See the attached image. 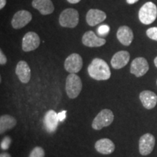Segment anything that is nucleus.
Listing matches in <instances>:
<instances>
[{
    "label": "nucleus",
    "instance_id": "9d476101",
    "mask_svg": "<svg viewBox=\"0 0 157 157\" xmlns=\"http://www.w3.org/2000/svg\"><path fill=\"white\" fill-rule=\"evenodd\" d=\"M32 20V15L27 10H19L14 15L12 19L11 24L13 29H22L29 24Z\"/></svg>",
    "mask_w": 157,
    "mask_h": 157
},
{
    "label": "nucleus",
    "instance_id": "f03ea898",
    "mask_svg": "<svg viewBox=\"0 0 157 157\" xmlns=\"http://www.w3.org/2000/svg\"><path fill=\"white\" fill-rule=\"evenodd\" d=\"M82 82L79 76L76 74H70L66 78V91L68 97L75 99L81 93Z\"/></svg>",
    "mask_w": 157,
    "mask_h": 157
},
{
    "label": "nucleus",
    "instance_id": "6ab92c4d",
    "mask_svg": "<svg viewBox=\"0 0 157 157\" xmlns=\"http://www.w3.org/2000/svg\"><path fill=\"white\" fill-rule=\"evenodd\" d=\"M32 7L44 15H50L55 10L54 5L51 0H33Z\"/></svg>",
    "mask_w": 157,
    "mask_h": 157
},
{
    "label": "nucleus",
    "instance_id": "ddd939ff",
    "mask_svg": "<svg viewBox=\"0 0 157 157\" xmlns=\"http://www.w3.org/2000/svg\"><path fill=\"white\" fill-rule=\"evenodd\" d=\"M130 55L129 52L124 50L119 51L113 55L111 60V66L114 69H121L125 66H127L129 61Z\"/></svg>",
    "mask_w": 157,
    "mask_h": 157
},
{
    "label": "nucleus",
    "instance_id": "c85d7f7f",
    "mask_svg": "<svg viewBox=\"0 0 157 157\" xmlns=\"http://www.w3.org/2000/svg\"><path fill=\"white\" fill-rule=\"evenodd\" d=\"M139 0H126L127 3L129 4V5H133V4L136 3L137 2H138Z\"/></svg>",
    "mask_w": 157,
    "mask_h": 157
},
{
    "label": "nucleus",
    "instance_id": "4468645a",
    "mask_svg": "<svg viewBox=\"0 0 157 157\" xmlns=\"http://www.w3.org/2000/svg\"><path fill=\"white\" fill-rule=\"evenodd\" d=\"M15 74L22 83L27 84L30 81L31 69L29 64L24 60H21L17 63L15 68Z\"/></svg>",
    "mask_w": 157,
    "mask_h": 157
},
{
    "label": "nucleus",
    "instance_id": "aec40b11",
    "mask_svg": "<svg viewBox=\"0 0 157 157\" xmlns=\"http://www.w3.org/2000/svg\"><path fill=\"white\" fill-rule=\"evenodd\" d=\"M17 124L16 119L10 115L5 114L0 117V134H3L13 128Z\"/></svg>",
    "mask_w": 157,
    "mask_h": 157
},
{
    "label": "nucleus",
    "instance_id": "412c9836",
    "mask_svg": "<svg viewBox=\"0 0 157 157\" xmlns=\"http://www.w3.org/2000/svg\"><path fill=\"white\" fill-rule=\"evenodd\" d=\"M45 153L44 149L40 146H36L33 148L29 157H44Z\"/></svg>",
    "mask_w": 157,
    "mask_h": 157
},
{
    "label": "nucleus",
    "instance_id": "f257e3e1",
    "mask_svg": "<svg viewBox=\"0 0 157 157\" xmlns=\"http://www.w3.org/2000/svg\"><path fill=\"white\" fill-rule=\"evenodd\" d=\"M87 71L90 77L97 81L109 79L111 75L109 65L101 58H94L88 66Z\"/></svg>",
    "mask_w": 157,
    "mask_h": 157
},
{
    "label": "nucleus",
    "instance_id": "7c9ffc66",
    "mask_svg": "<svg viewBox=\"0 0 157 157\" xmlns=\"http://www.w3.org/2000/svg\"><path fill=\"white\" fill-rule=\"evenodd\" d=\"M154 64H155V66H156V67L157 68V56L156 57V58H155V59H154Z\"/></svg>",
    "mask_w": 157,
    "mask_h": 157
},
{
    "label": "nucleus",
    "instance_id": "f8f14e48",
    "mask_svg": "<svg viewBox=\"0 0 157 157\" xmlns=\"http://www.w3.org/2000/svg\"><path fill=\"white\" fill-rule=\"evenodd\" d=\"M106 40L103 38H100L96 36L93 31H88L84 33L82 36V43L85 46L89 48H98L105 44Z\"/></svg>",
    "mask_w": 157,
    "mask_h": 157
},
{
    "label": "nucleus",
    "instance_id": "b1692460",
    "mask_svg": "<svg viewBox=\"0 0 157 157\" xmlns=\"http://www.w3.org/2000/svg\"><path fill=\"white\" fill-rule=\"evenodd\" d=\"M110 27L108 25H101L99 28L98 29V34L101 36H105L109 33Z\"/></svg>",
    "mask_w": 157,
    "mask_h": 157
},
{
    "label": "nucleus",
    "instance_id": "7ed1b4c3",
    "mask_svg": "<svg viewBox=\"0 0 157 157\" xmlns=\"http://www.w3.org/2000/svg\"><path fill=\"white\" fill-rule=\"evenodd\" d=\"M138 17L140 21L143 24H151L157 17L156 5L151 2H148L144 4L139 10Z\"/></svg>",
    "mask_w": 157,
    "mask_h": 157
},
{
    "label": "nucleus",
    "instance_id": "39448f33",
    "mask_svg": "<svg viewBox=\"0 0 157 157\" xmlns=\"http://www.w3.org/2000/svg\"><path fill=\"white\" fill-rule=\"evenodd\" d=\"M114 116L110 109H103L93 119L92 127L95 130H101L104 127H109L113 121Z\"/></svg>",
    "mask_w": 157,
    "mask_h": 157
},
{
    "label": "nucleus",
    "instance_id": "cd10ccee",
    "mask_svg": "<svg viewBox=\"0 0 157 157\" xmlns=\"http://www.w3.org/2000/svg\"><path fill=\"white\" fill-rule=\"evenodd\" d=\"M0 157H11V155L7 152H3L0 154Z\"/></svg>",
    "mask_w": 157,
    "mask_h": 157
},
{
    "label": "nucleus",
    "instance_id": "6e6552de",
    "mask_svg": "<svg viewBox=\"0 0 157 157\" xmlns=\"http://www.w3.org/2000/svg\"><path fill=\"white\" fill-rule=\"evenodd\" d=\"M40 44V38L36 33L29 31L23 36L22 49L24 52H31L36 50Z\"/></svg>",
    "mask_w": 157,
    "mask_h": 157
},
{
    "label": "nucleus",
    "instance_id": "bb28decb",
    "mask_svg": "<svg viewBox=\"0 0 157 157\" xmlns=\"http://www.w3.org/2000/svg\"><path fill=\"white\" fill-rule=\"evenodd\" d=\"M7 3V0H0V9L2 10Z\"/></svg>",
    "mask_w": 157,
    "mask_h": 157
},
{
    "label": "nucleus",
    "instance_id": "393cba45",
    "mask_svg": "<svg viewBox=\"0 0 157 157\" xmlns=\"http://www.w3.org/2000/svg\"><path fill=\"white\" fill-rule=\"evenodd\" d=\"M7 59L6 58L5 55L3 53L2 50H0V64L1 65H5L7 63Z\"/></svg>",
    "mask_w": 157,
    "mask_h": 157
},
{
    "label": "nucleus",
    "instance_id": "0eeeda50",
    "mask_svg": "<svg viewBox=\"0 0 157 157\" xmlns=\"http://www.w3.org/2000/svg\"><path fill=\"white\" fill-rule=\"evenodd\" d=\"M156 140L154 135L146 133L140 137L139 140V152L143 156H147L153 151Z\"/></svg>",
    "mask_w": 157,
    "mask_h": 157
},
{
    "label": "nucleus",
    "instance_id": "a211bd4d",
    "mask_svg": "<svg viewBox=\"0 0 157 157\" xmlns=\"http://www.w3.org/2000/svg\"><path fill=\"white\" fill-rule=\"evenodd\" d=\"M95 148L96 151L100 154L109 155L114 151L115 145L109 138H102L95 143Z\"/></svg>",
    "mask_w": 157,
    "mask_h": 157
},
{
    "label": "nucleus",
    "instance_id": "2eb2a0df",
    "mask_svg": "<svg viewBox=\"0 0 157 157\" xmlns=\"http://www.w3.org/2000/svg\"><path fill=\"white\" fill-rule=\"evenodd\" d=\"M106 19V14L103 11L97 9H91L86 15V21L90 26H95L103 22Z\"/></svg>",
    "mask_w": 157,
    "mask_h": 157
},
{
    "label": "nucleus",
    "instance_id": "20e7f679",
    "mask_svg": "<svg viewBox=\"0 0 157 157\" xmlns=\"http://www.w3.org/2000/svg\"><path fill=\"white\" fill-rule=\"evenodd\" d=\"M79 15L78 11L73 8L64 10L59 17V23L62 27L73 29L78 25Z\"/></svg>",
    "mask_w": 157,
    "mask_h": 157
},
{
    "label": "nucleus",
    "instance_id": "4be33fe9",
    "mask_svg": "<svg viewBox=\"0 0 157 157\" xmlns=\"http://www.w3.org/2000/svg\"><path fill=\"white\" fill-rule=\"evenodd\" d=\"M146 34L148 38L152 40L157 41V27H152L146 31Z\"/></svg>",
    "mask_w": 157,
    "mask_h": 157
},
{
    "label": "nucleus",
    "instance_id": "423d86ee",
    "mask_svg": "<svg viewBox=\"0 0 157 157\" xmlns=\"http://www.w3.org/2000/svg\"><path fill=\"white\" fill-rule=\"evenodd\" d=\"M83 66V60L81 56L77 53H72L67 57L64 63L66 71L70 74H76L80 71Z\"/></svg>",
    "mask_w": 157,
    "mask_h": 157
},
{
    "label": "nucleus",
    "instance_id": "f3484780",
    "mask_svg": "<svg viewBox=\"0 0 157 157\" xmlns=\"http://www.w3.org/2000/svg\"><path fill=\"white\" fill-rule=\"evenodd\" d=\"M139 98L143 107L146 109H152L156 105L157 95L154 92L150 90H144L140 93Z\"/></svg>",
    "mask_w": 157,
    "mask_h": 157
},
{
    "label": "nucleus",
    "instance_id": "c756f323",
    "mask_svg": "<svg viewBox=\"0 0 157 157\" xmlns=\"http://www.w3.org/2000/svg\"><path fill=\"white\" fill-rule=\"evenodd\" d=\"M67 1L71 4H76V3L79 2L81 0H67Z\"/></svg>",
    "mask_w": 157,
    "mask_h": 157
},
{
    "label": "nucleus",
    "instance_id": "9b49d317",
    "mask_svg": "<svg viewBox=\"0 0 157 157\" xmlns=\"http://www.w3.org/2000/svg\"><path fill=\"white\" fill-rule=\"evenodd\" d=\"M58 113L53 110H49L45 113L43 122L45 130L48 133H53L56 131L59 123Z\"/></svg>",
    "mask_w": 157,
    "mask_h": 157
},
{
    "label": "nucleus",
    "instance_id": "a878e982",
    "mask_svg": "<svg viewBox=\"0 0 157 157\" xmlns=\"http://www.w3.org/2000/svg\"><path fill=\"white\" fill-rule=\"evenodd\" d=\"M66 111H62V112L58 113V117L59 121H63L64 119H66Z\"/></svg>",
    "mask_w": 157,
    "mask_h": 157
},
{
    "label": "nucleus",
    "instance_id": "dca6fc26",
    "mask_svg": "<svg viewBox=\"0 0 157 157\" xmlns=\"http://www.w3.org/2000/svg\"><path fill=\"white\" fill-rule=\"evenodd\" d=\"M117 36L118 40L121 44L124 45V46H129L132 42L134 34H133L132 29L129 27L127 25H122L118 29Z\"/></svg>",
    "mask_w": 157,
    "mask_h": 157
},
{
    "label": "nucleus",
    "instance_id": "2f4dec72",
    "mask_svg": "<svg viewBox=\"0 0 157 157\" xmlns=\"http://www.w3.org/2000/svg\"><path fill=\"white\" fill-rule=\"evenodd\" d=\"M156 84H157V80H156Z\"/></svg>",
    "mask_w": 157,
    "mask_h": 157
},
{
    "label": "nucleus",
    "instance_id": "5701e85b",
    "mask_svg": "<svg viewBox=\"0 0 157 157\" xmlns=\"http://www.w3.org/2000/svg\"><path fill=\"white\" fill-rule=\"evenodd\" d=\"M11 138L9 136H5L2 139V140L1 141V148L2 150H7L10 148V146L11 143Z\"/></svg>",
    "mask_w": 157,
    "mask_h": 157
},
{
    "label": "nucleus",
    "instance_id": "1a4fd4ad",
    "mask_svg": "<svg viewBox=\"0 0 157 157\" xmlns=\"http://www.w3.org/2000/svg\"><path fill=\"white\" fill-rule=\"evenodd\" d=\"M149 69L148 61L143 57H138L132 60L130 66V73L136 77H141L145 75Z\"/></svg>",
    "mask_w": 157,
    "mask_h": 157
}]
</instances>
